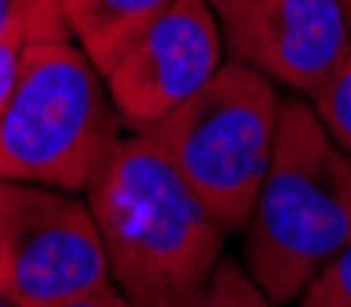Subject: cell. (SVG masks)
Returning a JSON list of instances; mask_svg holds the SVG:
<instances>
[{"mask_svg":"<svg viewBox=\"0 0 351 307\" xmlns=\"http://www.w3.org/2000/svg\"><path fill=\"white\" fill-rule=\"evenodd\" d=\"M111 282L137 307H178L222 263L226 229L145 133L122 137L85 189Z\"/></svg>","mask_w":351,"mask_h":307,"instance_id":"cell-1","label":"cell"},{"mask_svg":"<svg viewBox=\"0 0 351 307\" xmlns=\"http://www.w3.org/2000/svg\"><path fill=\"white\" fill-rule=\"evenodd\" d=\"M241 234L244 271L270 304L303 300L351 245V156L311 104H281L270 170Z\"/></svg>","mask_w":351,"mask_h":307,"instance_id":"cell-2","label":"cell"},{"mask_svg":"<svg viewBox=\"0 0 351 307\" xmlns=\"http://www.w3.org/2000/svg\"><path fill=\"white\" fill-rule=\"evenodd\" d=\"M119 130L104 74L78 45H30L19 89L0 111V178L85 193L122 141Z\"/></svg>","mask_w":351,"mask_h":307,"instance_id":"cell-3","label":"cell"},{"mask_svg":"<svg viewBox=\"0 0 351 307\" xmlns=\"http://www.w3.org/2000/svg\"><path fill=\"white\" fill-rule=\"evenodd\" d=\"M278 85L244 63H222L182 108L145 130L226 229H244L270 170L281 122Z\"/></svg>","mask_w":351,"mask_h":307,"instance_id":"cell-4","label":"cell"},{"mask_svg":"<svg viewBox=\"0 0 351 307\" xmlns=\"http://www.w3.org/2000/svg\"><path fill=\"white\" fill-rule=\"evenodd\" d=\"M111 285L89 200L63 189L19 185L0 223V300L12 307H60Z\"/></svg>","mask_w":351,"mask_h":307,"instance_id":"cell-5","label":"cell"},{"mask_svg":"<svg viewBox=\"0 0 351 307\" xmlns=\"http://www.w3.org/2000/svg\"><path fill=\"white\" fill-rule=\"evenodd\" d=\"M222 23L207 0H170L100 71L122 126L145 133L196 97L222 67Z\"/></svg>","mask_w":351,"mask_h":307,"instance_id":"cell-6","label":"cell"},{"mask_svg":"<svg viewBox=\"0 0 351 307\" xmlns=\"http://www.w3.org/2000/svg\"><path fill=\"white\" fill-rule=\"evenodd\" d=\"M218 23L237 63L307 97L322 89L351 45L344 0H233L218 8Z\"/></svg>","mask_w":351,"mask_h":307,"instance_id":"cell-7","label":"cell"},{"mask_svg":"<svg viewBox=\"0 0 351 307\" xmlns=\"http://www.w3.org/2000/svg\"><path fill=\"white\" fill-rule=\"evenodd\" d=\"M170 0H60L71 41L104 71Z\"/></svg>","mask_w":351,"mask_h":307,"instance_id":"cell-8","label":"cell"},{"mask_svg":"<svg viewBox=\"0 0 351 307\" xmlns=\"http://www.w3.org/2000/svg\"><path fill=\"white\" fill-rule=\"evenodd\" d=\"M0 41H23V45L71 41L60 0H0Z\"/></svg>","mask_w":351,"mask_h":307,"instance_id":"cell-9","label":"cell"},{"mask_svg":"<svg viewBox=\"0 0 351 307\" xmlns=\"http://www.w3.org/2000/svg\"><path fill=\"white\" fill-rule=\"evenodd\" d=\"M178 307H274V304H270V296L252 282V274L244 271V263L222 259L218 271L211 274V282Z\"/></svg>","mask_w":351,"mask_h":307,"instance_id":"cell-10","label":"cell"},{"mask_svg":"<svg viewBox=\"0 0 351 307\" xmlns=\"http://www.w3.org/2000/svg\"><path fill=\"white\" fill-rule=\"evenodd\" d=\"M311 108L329 130V137L351 156V45L333 67V74L322 82V89L311 97Z\"/></svg>","mask_w":351,"mask_h":307,"instance_id":"cell-11","label":"cell"},{"mask_svg":"<svg viewBox=\"0 0 351 307\" xmlns=\"http://www.w3.org/2000/svg\"><path fill=\"white\" fill-rule=\"evenodd\" d=\"M303 296L318 307H351V245L318 274V282Z\"/></svg>","mask_w":351,"mask_h":307,"instance_id":"cell-12","label":"cell"},{"mask_svg":"<svg viewBox=\"0 0 351 307\" xmlns=\"http://www.w3.org/2000/svg\"><path fill=\"white\" fill-rule=\"evenodd\" d=\"M26 49H30V45H23V41H0V111L8 108V100H12L15 89H19Z\"/></svg>","mask_w":351,"mask_h":307,"instance_id":"cell-13","label":"cell"},{"mask_svg":"<svg viewBox=\"0 0 351 307\" xmlns=\"http://www.w3.org/2000/svg\"><path fill=\"white\" fill-rule=\"evenodd\" d=\"M60 307H137V304L130 300V296L122 293L115 282H111V285H104V289H93V293L78 296V300H67V304H60Z\"/></svg>","mask_w":351,"mask_h":307,"instance_id":"cell-14","label":"cell"},{"mask_svg":"<svg viewBox=\"0 0 351 307\" xmlns=\"http://www.w3.org/2000/svg\"><path fill=\"white\" fill-rule=\"evenodd\" d=\"M15 196H19V185H15V181H4V178H0V223H4V215L12 211Z\"/></svg>","mask_w":351,"mask_h":307,"instance_id":"cell-15","label":"cell"},{"mask_svg":"<svg viewBox=\"0 0 351 307\" xmlns=\"http://www.w3.org/2000/svg\"><path fill=\"white\" fill-rule=\"evenodd\" d=\"M207 4H211V8H215V12H218V8H226V4H233V0H207Z\"/></svg>","mask_w":351,"mask_h":307,"instance_id":"cell-16","label":"cell"},{"mask_svg":"<svg viewBox=\"0 0 351 307\" xmlns=\"http://www.w3.org/2000/svg\"><path fill=\"white\" fill-rule=\"evenodd\" d=\"M300 307H318L315 300H307V296H303V300H300Z\"/></svg>","mask_w":351,"mask_h":307,"instance_id":"cell-17","label":"cell"},{"mask_svg":"<svg viewBox=\"0 0 351 307\" xmlns=\"http://www.w3.org/2000/svg\"><path fill=\"white\" fill-rule=\"evenodd\" d=\"M344 8H348V15H351V0H344Z\"/></svg>","mask_w":351,"mask_h":307,"instance_id":"cell-18","label":"cell"},{"mask_svg":"<svg viewBox=\"0 0 351 307\" xmlns=\"http://www.w3.org/2000/svg\"><path fill=\"white\" fill-rule=\"evenodd\" d=\"M0 307H12V304H8V300H0Z\"/></svg>","mask_w":351,"mask_h":307,"instance_id":"cell-19","label":"cell"}]
</instances>
